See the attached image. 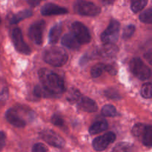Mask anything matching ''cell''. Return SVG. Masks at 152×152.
I'll return each mask as SVG.
<instances>
[{
	"label": "cell",
	"instance_id": "1",
	"mask_svg": "<svg viewBox=\"0 0 152 152\" xmlns=\"http://www.w3.org/2000/svg\"><path fill=\"white\" fill-rule=\"evenodd\" d=\"M38 74L43 88L49 94L56 96L63 93L65 91L64 82L57 74L46 68H42Z\"/></svg>",
	"mask_w": 152,
	"mask_h": 152
},
{
	"label": "cell",
	"instance_id": "2",
	"mask_svg": "<svg viewBox=\"0 0 152 152\" xmlns=\"http://www.w3.org/2000/svg\"><path fill=\"white\" fill-rule=\"evenodd\" d=\"M43 59L49 65L61 67L68 62V55L66 51L61 48L51 47L45 50Z\"/></svg>",
	"mask_w": 152,
	"mask_h": 152
},
{
	"label": "cell",
	"instance_id": "3",
	"mask_svg": "<svg viewBox=\"0 0 152 152\" xmlns=\"http://www.w3.org/2000/svg\"><path fill=\"white\" fill-rule=\"evenodd\" d=\"M74 10L76 13L82 16H95L100 13L101 8L91 1H77L74 3Z\"/></svg>",
	"mask_w": 152,
	"mask_h": 152
},
{
	"label": "cell",
	"instance_id": "4",
	"mask_svg": "<svg viewBox=\"0 0 152 152\" xmlns=\"http://www.w3.org/2000/svg\"><path fill=\"white\" fill-rule=\"evenodd\" d=\"M132 74L141 80H146L151 77V69L140 58H133L130 62Z\"/></svg>",
	"mask_w": 152,
	"mask_h": 152
},
{
	"label": "cell",
	"instance_id": "5",
	"mask_svg": "<svg viewBox=\"0 0 152 152\" xmlns=\"http://www.w3.org/2000/svg\"><path fill=\"white\" fill-rule=\"evenodd\" d=\"M120 24L115 19L110 22L108 28L101 34V40L105 43H114L117 41L120 36Z\"/></svg>",
	"mask_w": 152,
	"mask_h": 152
},
{
	"label": "cell",
	"instance_id": "6",
	"mask_svg": "<svg viewBox=\"0 0 152 152\" xmlns=\"http://www.w3.org/2000/svg\"><path fill=\"white\" fill-rule=\"evenodd\" d=\"M72 34L80 45L87 44L90 42L91 37L89 30L83 23L80 22H75L71 25Z\"/></svg>",
	"mask_w": 152,
	"mask_h": 152
},
{
	"label": "cell",
	"instance_id": "7",
	"mask_svg": "<svg viewBox=\"0 0 152 152\" xmlns=\"http://www.w3.org/2000/svg\"><path fill=\"white\" fill-rule=\"evenodd\" d=\"M45 22L44 20H39L34 22L28 30V37L31 41L37 45L42 43L43 32H44Z\"/></svg>",
	"mask_w": 152,
	"mask_h": 152
},
{
	"label": "cell",
	"instance_id": "8",
	"mask_svg": "<svg viewBox=\"0 0 152 152\" xmlns=\"http://www.w3.org/2000/svg\"><path fill=\"white\" fill-rule=\"evenodd\" d=\"M11 39L15 48L18 52L26 55L30 54L31 53V48L24 40L20 28H16L12 31Z\"/></svg>",
	"mask_w": 152,
	"mask_h": 152
},
{
	"label": "cell",
	"instance_id": "9",
	"mask_svg": "<svg viewBox=\"0 0 152 152\" xmlns=\"http://www.w3.org/2000/svg\"><path fill=\"white\" fill-rule=\"evenodd\" d=\"M40 137L49 145L56 148H62L65 146V142L63 138L58 134L50 129H45L40 132Z\"/></svg>",
	"mask_w": 152,
	"mask_h": 152
},
{
	"label": "cell",
	"instance_id": "10",
	"mask_svg": "<svg viewBox=\"0 0 152 152\" xmlns=\"http://www.w3.org/2000/svg\"><path fill=\"white\" fill-rule=\"evenodd\" d=\"M115 140V134L113 132H108L102 136L95 138L92 142V145L95 151H102L106 149L108 145L114 142Z\"/></svg>",
	"mask_w": 152,
	"mask_h": 152
},
{
	"label": "cell",
	"instance_id": "11",
	"mask_svg": "<svg viewBox=\"0 0 152 152\" xmlns=\"http://www.w3.org/2000/svg\"><path fill=\"white\" fill-rule=\"evenodd\" d=\"M5 118L9 123L16 128H23L27 125V121L19 114V108H11L5 113Z\"/></svg>",
	"mask_w": 152,
	"mask_h": 152
},
{
	"label": "cell",
	"instance_id": "12",
	"mask_svg": "<svg viewBox=\"0 0 152 152\" xmlns=\"http://www.w3.org/2000/svg\"><path fill=\"white\" fill-rule=\"evenodd\" d=\"M68 10L54 3H47L41 8V13L43 16H53V15L66 14Z\"/></svg>",
	"mask_w": 152,
	"mask_h": 152
},
{
	"label": "cell",
	"instance_id": "13",
	"mask_svg": "<svg viewBox=\"0 0 152 152\" xmlns=\"http://www.w3.org/2000/svg\"><path fill=\"white\" fill-rule=\"evenodd\" d=\"M77 104L79 108L85 112L93 113L97 111L98 109V106L95 101L87 96H82Z\"/></svg>",
	"mask_w": 152,
	"mask_h": 152
},
{
	"label": "cell",
	"instance_id": "14",
	"mask_svg": "<svg viewBox=\"0 0 152 152\" xmlns=\"http://www.w3.org/2000/svg\"><path fill=\"white\" fill-rule=\"evenodd\" d=\"M119 48L114 43H105L98 49V54L102 57H114L117 54Z\"/></svg>",
	"mask_w": 152,
	"mask_h": 152
},
{
	"label": "cell",
	"instance_id": "15",
	"mask_svg": "<svg viewBox=\"0 0 152 152\" xmlns=\"http://www.w3.org/2000/svg\"><path fill=\"white\" fill-rule=\"evenodd\" d=\"M62 44L65 47L72 50H77L80 48V44L71 34H66L62 39Z\"/></svg>",
	"mask_w": 152,
	"mask_h": 152
},
{
	"label": "cell",
	"instance_id": "16",
	"mask_svg": "<svg viewBox=\"0 0 152 152\" xmlns=\"http://www.w3.org/2000/svg\"><path fill=\"white\" fill-rule=\"evenodd\" d=\"M62 26L61 24H56L53 25L49 33V42L50 44H55L58 42L61 34H62Z\"/></svg>",
	"mask_w": 152,
	"mask_h": 152
},
{
	"label": "cell",
	"instance_id": "17",
	"mask_svg": "<svg viewBox=\"0 0 152 152\" xmlns=\"http://www.w3.org/2000/svg\"><path fill=\"white\" fill-rule=\"evenodd\" d=\"M108 127V123L105 121V120L96 121L91 125V126L89 129V133L91 135L97 134L101 133V132L107 130Z\"/></svg>",
	"mask_w": 152,
	"mask_h": 152
},
{
	"label": "cell",
	"instance_id": "18",
	"mask_svg": "<svg viewBox=\"0 0 152 152\" xmlns=\"http://www.w3.org/2000/svg\"><path fill=\"white\" fill-rule=\"evenodd\" d=\"M33 15L32 10H24L22 11H19L16 14L13 15L10 19V23L11 24H16L20 21L26 19V18L30 17Z\"/></svg>",
	"mask_w": 152,
	"mask_h": 152
},
{
	"label": "cell",
	"instance_id": "19",
	"mask_svg": "<svg viewBox=\"0 0 152 152\" xmlns=\"http://www.w3.org/2000/svg\"><path fill=\"white\" fill-rule=\"evenodd\" d=\"M151 138H152V127L151 125H146L144 132L142 133L140 139L142 143L148 147L151 146Z\"/></svg>",
	"mask_w": 152,
	"mask_h": 152
},
{
	"label": "cell",
	"instance_id": "20",
	"mask_svg": "<svg viewBox=\"0 0 152 152\" xmlns=\"http://www.w3.org/2000/svg\"><path fill=\"white\" fill-rule=\"evenodd\" d=\"M134 146L132 144L129 142H121L117 143L115 146L113 148L111 152H133Z\"/></svg>",
	"mask_w": 152,
	"mask_h": 152
},
{
	"label": "cell",
	"instance_id": "21",
	"mask_svg": "<svg viewBox=\"0 0 152 152\" xmlns=\"http://www.w3.org/2000/svg\"><path fill=\"white\" fill-rule=\"evenodd\" d=\"M102 114L104 117H114L117 115V111L112 105H105L102 108Z\"/></svg>",
	"mask_w": 152,
	"mask_h": 152
},
{
	"label": "cell",
	"instance_id": "22",
	"mask_svg": "<svg viewBox=\"0 0 152 152\" xmlns=\"http://www.w3.org/2000/svg\"><path fill=\"white\" fill-rule=\"evenodd\" d=\"M105 64H97V65H94L93 68L91 70V75L93 78H97V77H100L104 71H105Z\"/></svg>",
	"mask_w": 152,
	"mask_h": 152
},
{
	"label": "cell",
	"instance_id": "23",
	"mask_svg": "<svg viewBox=\"0 0 152 152\" xmlns=\"http://www.w3.org/2000/svg\"><path fill=\"white\" fill-rule=\"evenodd\" d=\"M82 96L83 95L81 94V93L78 90H77V89H71L69 93H68L67 99L71 103L77 104Z\"/></svg>",
	"mask_w": 152,
	"mask_h": 152
},
{
	"label": "cell",
	"instance_id": "24",
	"mask_svg": "<svg viewBox=\"0 0 152 152\" xmlns=\"http://www.w3.org/2000/svg\"><path fill=\"white\" fill-rule=\"evenodd\" d=\"M148 1L145 0H140V1H134L131 4V8L134 13H138L142 10L146 5Z\"/></svg>",
	"mask_w": 152,
	"mask_h": 152
},
{
	"label": "cell",
	"instance_id": "25",
	"mask_svg": "<svg viewBox=\"0 0 152 152\" xmlns=\"http://www.w3.org/2000/svg\"><path fill=\"white\" fill-rule=\"evenodd\" d=\"M140 20L144 23L151 24L152 23V9L150 8L147 9L145 11L142 12L140 15Z\"/></svg>",
	"mask_w": 152,
	"mask_h": 152
},
{
	"label": "cell",
	"instance_id": "26",
	"mask_svg": "<svg viewBox=\"0 0 152 152\" xmlns=\"http://www.w3.org/2000/svg\"><path fill=\"white\" fill-rule=\"evenodd\" d=\"M141 95L144 98L146 99H150L152 96V86L151 83H145L142 86L141 88Z\"/></svg>",
	"mask_w": 152,
	"mask_h": 152
},
{
	"label": "cell",
	"instance_id": "27",
	"mask_svg": "<svg viewBox=\"0 0 152 152\" xmlns=\"http://www.w3.org/2000/svg\"><path fill=\"white\" fill-rule=\"evenodd\" d=\"M145 127H146V125L142 124V123H138V124L135 125V126H134L133 129H132V134H133L134 136L140 139L141 136H142V133L144 132Z\"/></svg>",
	"mask_w": 152,
	"mask_h": 152
},
{
	"label": "cell",
	"instance_id": "28",
	"mask_svg": "<svg viewBox=\"0 0 152 152\" xmlns=\"http://www.w3.org/2000/svg\"><path fill=\"white\" fill-rule=\"evenodd\" d=\"M105 94V96H107L109 99H121V96H120V93L118 92V91L116 90V89L113 88H109L108 90L105 91L104 92Z\"/></svg>",
	"mask_w": 152,
	"mask_h": 152
},
{
	"label": "cell",
	"instance_id": "29",
	"mask_svg": "<svg viewBox=\"0 0 152 152\" xmlns=\"http://www.w3.org/2000/svg\"><path fill=\"white\" fill-rule=\"evenodd\" d=\"M135 31V26L134 25H129L125 28L124 31H123V37L124 39H129L132 37Z\"/></svg>",
	"mask_w": 152,
	"mask_h": 152
},
{
	"label": "cell",
	"instance_id": "30",
	"mask_svg": "<svg viewBox=\"0 0 152 152\" xmlns=\"http://www.w3.org/2000/svg\"><path fill=\"white\" fill-rule=\"evenodd\" d=\"M51 122L54 126L58 127H63L64 126V120L60 115L56 114H53L51 117Z\"/></svg>",
	"mask_w": 152,
	"mask_h": 152
},
{
	"label": "cell",
	"instance_id": "31",
	"mask_svg": "<svg viewBox=\"0 0 152 152\" xmlns=\"http://www.w3.org/2000/svg\"><path fill=\"white\" fill-rule=\"evenodd\" d=\"M47 148L42 143H37L34 145L32 152H47Z\"/></svg>",
	"mask_w": 152,
	"mask_h": 152
},
{
	"label": "cell",
	"instance_id": "32",
	"mask_svg": "<svg viewBox=\"0 0 152 152\" xmlns=\"http://www.w3.org/2000/svg\"><path fill=\"white\" fill-rule=\"evenodd\" d=\"M8 90L7 88H4L0 92V105H3L4 102L8 99Z\"/></svg>",
	"mask_w": 152,
	"mask_h": 152
},
{
	"label": "cell",
	"instance_id": "33",
	"mask_svg": "<svg viewBox=\"0 0 152 152\" xmlns=\"http://www.w3.org/2000/svg\"><path fill=\"white\" fill-rule=\"evenodd\" d=\"M6 141V135L3 132L0 131V151L4 148V145H5Z\"/></svg>",
	"mask_w": 152,
	"mask_h": 152
},
{
	"label": "cell",
	"instance_id": "34",
	"mask_svg": "<svg viewBox=\"0 0 152 152\" xmlns=\"http://www.w3.org/2000/svg\"><path fill=\"white\" fill-rule=\"evenodd\" d=\"M105 71H107L111 75H115L117 74V70H116V68L114 66L110 65H105Z\"/></svg>",
	"mask_w": 152,
	"mask_h": 152
},
{
	"label": "cell",
	"instance_id": "35",
	"mask_svg": "<svg viewBox=\"0 0 152 152\" xmlns=\"http://www.w3.org/2000/svg\"><path fill=\"white\" fill-rule=\"evenodd\" d=\"M28 4H31L32 7H36V6H37L39 4L40 1H37V0H32V1H28Z\"/></svg>",
	"mask_w": 152,
	"mask_h": 152
},
{
	"label": "cell",
	"instance_id": "36",
	"mask_svg": "<svg viewBox=\"0 0 152 152\" xmlns=\"http://www.w3.org/2000/svg\"><path fill=\"white\" fill-rule=\"evenodd\" d=\"M145 57L148 59V60L149 61V62L151 63V51H149V53H146V55H145Z\"/></svg>",
	"mask_w": 152,
	"mask_h": 152
},
{
	"label": "cell",
	"instance_id": "37",
	"mask_svg": "<svg viewBox=\"0 0 152 152\" xmlns=\"http://www.w3.org/2000/svg\"><path fill=\"white\" fill-rule=\"evenodd\" d=\"M0 22H1V19H0Z\"/></svg>",
	"mask_w": 152,
	"mask_h": 152
}]
</instances>
